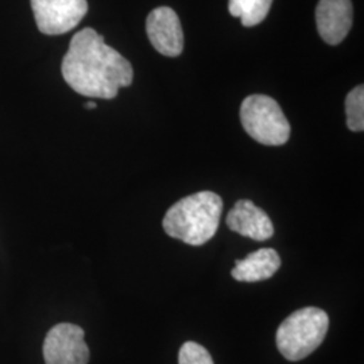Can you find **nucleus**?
<instances>
[{
	"mask_svg": "<svg viewBox=\"0 0 364 364\" xmlns=\"http://www.w3.org/2000/svg\"><path fill=\"white\" fill-rule=\"evenodd\" d=\"M61 70L73 91L93 99H114L120 88L129 87L134 80L130 63L105 45V37L93 28L75 34Z\"/></svg>",
	"mask_w": 364,
	"mask_h": 364,
	"instance_id": "nucleus-1",
	"label": "nucleus"
},
{
	"mask_svg": "<svg viewBox=\"0 0 364 364\" xmlns=\"http://www.w3.org/2000/svg\"><path fill=\"white\" fill-rule=\"evenodd\" d=\"M223 201L213 192L186 196L170 207L164 218L165 232L191 246L209 242L219 228Z\"/></svg>",
	"mask_w": 364,
	"mask_h": 364,
	"instance_id": "nucleus-2",
	"label": "nucleus"
},
{
	"mask_svg": "<svg viewBox=\"0 0 364 364\" xmlns=\"http://www.w3.org/2000/svg\"><path fill=\"white\" fill-rule=\"evenodd\" d=\"M329 317L323 309L306 306L291 313L277 331V347L281 355L299 362L316 351L324 341Z\"/></svg>",
	"mask_w": 364,
	"mask_h": 364,
	"instance_id": "nucleus-3",
	"label": "nucleus"
},
{
	"mask_svg": "<svg viewBox=\"0 0 364 364\" xmlns=\"http://www.w3.org/2000/svg\"><path fill=\"white\" fill-rule=\"evenodd\" d=\"M243 129L257 142L282 146L290 138V124L279 105L266 95L247 96L240 107Z\"/></svg>",
	"mask_w": 364,
	"mask_h": 364,
	"instance_id": "nucleus-4",
	"label": "nucleus"
},
{
	"mask_svg": "<svg viewBox=\"0 0 364 364\" xmlns=\"http://www.w3.org/2000/svg\"><path fill=\"white\" fill-rule=\"evenodd\" d=\"M84 338V329L75 324L53 326L43 341L45 363L88 364L91 353Z\"/></svg>",
	"mask_w": 364,
	"mask_h": 364,
	"instance_id": "nucleus-5",
	"label": "nucleus"
},
{
	"mask_svg": "<svg viewBox=\"0 0 364 364\" xmlns=\"http://www.w3.org/2000/svg\"><path fill=\"white\" fill-rule=\"evenodd\" d=\"M38 30L46 36H60L78 26L88 13L87 0H31Z\"/></svg>",
	"mask_w": 364,
	"mask_h": 364,
	"instance_id": "nucleus-6",
	"label": "nucleus"
},
{
	"mask_svg": "<svg viewBox=\"0 0 364 364\" xmlns=\"http://www.w3.org/2000/svg\"><path fill=\"white\" fill-rule=\"evenodd\" d=\"M147 36L156 52L177 57L183 50V31L178 15L170 7H158L146 21Z\"/></svg>",
	"mask_w": 364,
	"mask_h": 364,
	"instance_id": "nucleus-7",
	"label": "nucleus"
},
{
	"mask_svg": "<svg viewBox=\"0 0 364 364\" xmlns=\"http://www.w3.org/2000/svg\"><path fill=\"white\" fill-rule=\"evenodd\" d=\"M351 0H320L316 9V23L321 38L338 45L352 26Z\"/></svg>",
	"mask_w": 364,
	"mask_h": 364,
	"instance_id": "nucleus-8",
	"label": "nucleus"
},
{
	"mask_svg": "<svg viewBox=\"0 0 364 364\" xmlns=\"http://www.w3.org/2000/svg\"><path fill=\"white\" fill-rule=\"evenodd\" d=\"M231 231L257 242L270 239L274 235L273 221L269 215L251 200H239L227 216Z\"/></svg>",
	"mask_w": 364,
	"mask_h": 364,
	"instance_id": "nucleus-9",
	"label": "nucleus"
},
{
	"mask_svg": "<svg viewBox=\"0 0 364 364\" xmlns=\"http://www.w3.org/2000/svg\"><path fill=\"white\" fill-rule=\"evenodd\" d=\"M279 267V254L273 248H260L245 259L236 260L231 274L239 282H259L272 278Z\"/></svg>",
	"mask_w": 364,
	"mask_h": 364,
	"instance_id": "nucleus-10",
	"label": "nucleus"
},
{
	"mask_svg": "<svg viewBox=\"0 0 364 364\" xmlns=\"http://www.w3.org/2000/svg\"><path fill=\"white\" fill-rule=\"evenodd\" d=\"M273 0H230L228 10L235 18H240L243 26L259 25L272 9Z\"/></svg>",
	"mask_w": 364,
	"mask_h": 364,
	"instance_id": "nucleus-11",
	"label": "nucleus"
},
{
	"mask_svg": "<svg viewBox=\"0 0 364 364\" xmlns=\"http://www.w3.org/2000/svg\"><path fill=\"white\" fill-rule=\"evenodd\" d=\"M347 126L353 132L364 130V88L358 85L346 97Z\"/></svg>",
	"mask_w": 364,
	"mask_h": 364,
	"instance_id": "nucleus-12",
	"label": "nucleus"
},
{
	"mask_svg": "<svg viewBox=\"0 0 364 364\" xmlns=\"http://www.w3.org/2000/svg\"><path fill=\"white\" fill-rule=\"evenodd\" d=\"M180 364H215L213 359L203 346L195 341H186L178 353Z\"/></svg>",
	"mask_w": 364,
	"mask_h": 364,
	"instance_id": "nucleus-13",
	"label": "nucleus"
},
{
	"mask_svg": "<svg viewBox=\"0 0 364 364\" xmlns=\"http://www.w3.org/2000/svg\"><path fill=\"white\" fill-rule=\"evenodd\" d=\"M85 108H87V109H95V108H96V103H95V102H88V103L85 105Z\"/></svg>",
	"mask_w": 364,
	"mask_h": 364,
	"instance_id": "nucleus-14",
	"label": "nucleus"
}]
</instances>
